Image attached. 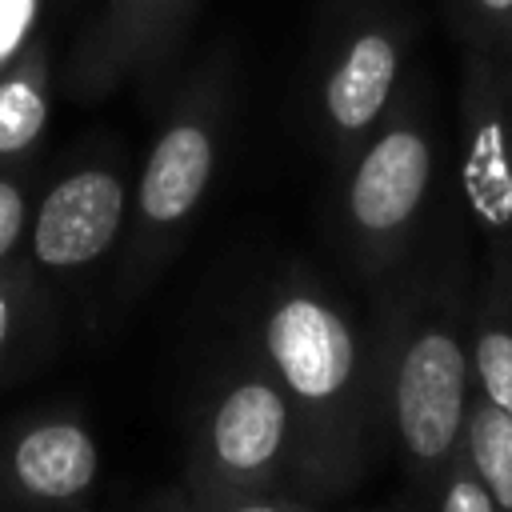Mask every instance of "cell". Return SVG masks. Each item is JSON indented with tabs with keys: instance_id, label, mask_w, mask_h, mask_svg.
<instances>
[{
	"instance_id": "obj_1",
	"label": "cell",
	"mask_w": 512,
	"mask_h": 512,
	"mask_svg": "<svg viewBox=\"0 0 512 512\" xmlns=\"http://www.w3.org/2000/svg\"><path fill=\"white\" fill-rule=\"evenodd\" d=\"M248 348L296 408L308 500H336L364 476L384 432L372 336L328 280L288 264L252 308Z\"/></svg>"
},
{
	"instance_id": "obj_2",
	"label": "cell",
	"mask_w": 512,
	"mask_h": 512,
	"mask_svg": "<svg viewBox=\"0 0 512 512\" xmlns=\"http://www.w3.org/2000/svg\"><path fill=\"white\" fill-rule=\"evenodd\" d=\"M388 300L372 332L380 416L408 480L428 492L436 472L460 452L472 400L468 308L472 276L460 252H440L388 276Z\"/></svg>"
},
{
	"instance_id": "obj_3",
	"label": "cell",
	"mask_w": 512,
	"mask_h": 512,
	"mask_svg": "<svg viewBox=\"0 0 512 512\" xmlns=\"http://www.w3.org/2000/svg\"><path fill=\"white\" fill-rule=\"evenodd\" d=\"M236 104V56L216 44L172 92L160 128L132 184V208L120 256V300H136L168 268L196 224L228 144Z\"/></svg>"
},
{
	"instance_id": "obj_4",
	"label": "cell",
	"mask_w": 512,
	"mask_h": 512,
	"mask_svg": "<svg viewBox=\"0 0 512 512\" xmlns=\"http://www.w3.org/2000/svg\"><path fill=\"white\" fill-rule=\"evenodd\" d=\"M336 176V236L360 276L388 280L412 260L432 200L436 120L428 88L404 80L384 120Z\"/></svg>"
},
{
	"instance_id": "obj_5",
	"label": "cell",
	"mask_w": 512,
	"mask_h": 512,
	"mask_svg": "<svg viewBox=\"0 0 512 512\" xmlns=\"http://www.w3.org/2000/svg\"><path fill=\"white\" fill-rule=\"evenodd\" d=\"M180 484L192 492H292L308 500L296 408L252 348L208 380L192 416Z\"/></svg>"
},
{
	"instance_id": "obj_6",
	"label": "cell",
	"mask_w": 512,
	"mask_h": 512,
	"mask_svg": "<svg viewBox=\"0 0 512 512\" xmlns=\"http://www.w3.org/2000/svg\"><path fill=\"white\" fill-rule=\"evenodd\" d=\"M412 48V20L388 0H344L320 36L312 68V124L340 172L392 108Z\"/></svg>"
},
{
	"instance_id": "obj_7",
	"label": "cell",
	"mask_w": 512,
	"mask_h": 512,
	"mask_svg": "<svg viewBox=\"0 0 512 512\" xmlns=\"http://www.w3.org/2000/svg\"><path fill=\"white\" fill-rule=\"evenodd\" d=\"M460 192L484 256H512V60L460 48Z\"/></svg>"
},
{
	"instance_id": "obj_8",
	"label": "cell",
	"mask_w": 512,
	"mask_h": 512,
	"mask_svg": "<svg viewBox=\"0 0 512 512\" xmlns=\"http://www.w3.org/2000/svg\"><path fill=\"white\" fill-rule=\"evenodd\" d=\"M192 12L196 0H100L68 52V96L104 100L132 80L152 84L164 76L192 24Z\"/></svg>"
},
{
	"instance_id": "obj_9",
	"label": "cell",
	"mask_w": 512,
	"mask_h": 512,
	"mask_svg": "<svg viewBox=\"0 0 512 512\" xmlns=\"http://www.w3.org/2000/svg\"><path fill=\"white\" fill-rule=\"evenodd\" d=\"M128 208L132 188L120 160L92 156L84 164H72L64 176L48 184V192L32 208L28 264L52 276L92 268L124 236Z\"/></svg>"
},
{
	"instance_id": "obj_10",
	"label": "cell",
	"mask_w": 512,
	"mask_h": 512,
	"mask_svg": "<svg viewBox=\"0 0 512 512\" xmlns=\"http://www.w3.org/2000/svg\"><path fill=\"white\" fill-rule=\"evenodd\" d=\"M100 480V444L80 416H40L0 448V488L28 504H80Z\"/></svg>"
},
{
	"instance_id": "obj_11",
	"label": "cell",
	"mask_w": 512,
	"mask_h": 512,
	"mask_svg": "<svg viewBox=\"0 0 512 512\" xmlns=\"http://www.w3.org/2000/svg\"><path fill=\"white\" fill-rule=\"evenodd\" d=\"M472 392L512 416V256H484L468 308Z\"/></svg>"
},
{
	"instance_id": "obj_12",
	"label": "cell",
	"mask_w": 512,
	"mask_h": 512,
	"mask_svg": "<svg viewBox=\"0 0 512 512\" xmlns=\"http://www.w3.org/2000/svg\"><path fill=\"white\" fill-rule=\"evenodd\" d=\"M52 116V52L36 36L0 72V168L24 164Z\"/></svg>"
},
{
	"instance_id": "obj_13",
	"label": "cell",
	"mask_w": 512,
	"mask_h": 512,
	"mask_svg": "<svg viewBox=\"0 0 512 512\" xmlns=\"http://www.w3.org/2000/svg\"><path fill=\"white\" fill-rule=\"evenodd\" d=\"M460 452L480 472L496 512H512V416L472 392L460 432Z\"/></svg>"
},
{
	"instance_id": "obj_14",
	"label": "cell",
	"mask_w": 512,
	"mask_h": 512,
	"mask_svg": "<svg viewBox=\"0 0 512 512\" xmlns=\"http://www.w3.org/2000/svg\"><path fill=\"white\" fill-rule=\"evenodd\" d=\"M48 304L36 280L32 264H4L0 268V364L16 360L24 348H32L36 332L44 328Z\"/></svg>"
},
{
	"instance_id": "obj_15",
	"label": "cell",
	"mask_w": 512,
	"mask_h": 512,
	"mask_svg": "<svg viewBox=\"0 0 512 512\" xmlns=\"http://www.w3.org/2000/svg\"><path fill=\"white\" fill-rule=\"evenodd\" d=\"M448 24L460 48L512 60V0H448Z\"/></svg>"
},
{
	"instance_id": "obj_16",
	"label": "cell",
	"mask_w": 512,
	"mask_h": 512,
	"mask_svg": "<svg viewBox=\"0 0 512 512\" xmlns=\"http://www.w3.org/2000/svg\"><path fill=\"white\" fill-rule=\"evenodd\" d=\"M428 512H496L480 472L472 468V460L464 452H456L440 472L436 480L428 484Z\"/></svg>"
},
{
	"instance_id": "obj_17",
	"label": "cell",
	"mask_w": 512,
	"mask_h": 512,
	"mask_svg": "<svg viewBox=\"0 0 512 512\" xmlns=\"http://www.w3.org/2000/svg\"><path fill=\"white\" fill-rule=\"evenodd\" d=\"M32 228V180L28 172L0 168V268L16 260Z\"/></svg>"
},
{
	"instance_id": "obj_18",
	"label": "cell",
	"mask_w": 512,
	"mask_h": 512,
	"mask_svg": "<svg viewBox=\"0 0 512 512\" xmlns=\"http://www.w3.org/2000/svg\"><path fill=\"white\" fill-rule=\"evenodd\" d=\"M184 496H188V512H320L316 500H304V496H292V492L224 496V492H192V488H184Z\"/></svg>"
},
{
	"instance_id": "obj_19",
	"label": "cell",
	"mask_w": 512,
	"mask_h": 512,
	"mask_svg": "<svg viewBox=\"0 0 512 512\" xmlns=\"http://www.w3.org/2000/svg\"><path fill=\"white\" fill-rule=\"evenodd\" d=\"M40 8L44 0H0V72L40 36Z\"/></svg>"
},
{
	"instance_id": "obj_20",
	"label": "cell",
	"mask_w": 512,
	"mask_h": 512,
	"mask_svg": "<svg viewBox=\"0 0 512 512\" xmlns=\"http://www.w3.org/2000/svg\"><path fill=\"white\" fill-rule=\"evenodd\" d=\"M136 512H188V496H184V488L176 484V488H164V492L148 496Z\"/></svg>"
}]
</instances>
